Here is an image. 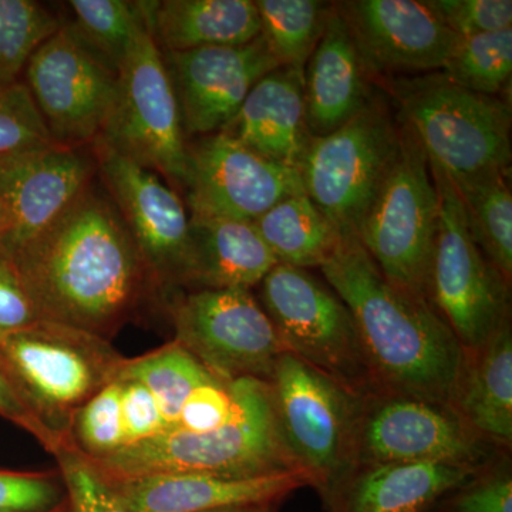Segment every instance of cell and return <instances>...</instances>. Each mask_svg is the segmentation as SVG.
<instances>
[{
  "instance_id": "obj_1",
  "label": "cell",
  "mask_w": 512,
  "mask_h": 512,
  "mask_svg": "<svg viewBox=\"0 0 512 512\" xmlns=\"http://www.w3.org/2000/svg\"><path fill=\"white\" fill-rule=\"evenodd\" d=\"M10 256L39 320L104 340L158 285L109 194L93 183Z\"/></svg>"
},
{
  "instance_id": "obj_2",
  "label": "cell",
  "mask_w": 512,
  "mask_h": 512,
  "mask_svg": "<svg viewBox=\"0 0 512 512\" xmlns=\"http://www.w3.org/2000/svg\"><path fill=\"white\" fill-rule=\"evenodd\" d=\"M319 269L352 312L376 393L450 406L466 352L433 305L392 284L357 237Z\"/></svg>"
},
{
  "instance_id": "obj_3",
  "label": "cell",
  "mask_w": 512,
  "mask_h": 512,
  "mask_svg": "<svg viewBox=\"0 0 512 512\" xmlns=\"http://www.w3.org/2000/svg\"><path fill=\"white\" fill-rule=\"evenodd\" d=\"M232 390L234 410L218 429L202 434L164 431L89 460L101 476L113 481L167 473L220 477L299 473L276 426L268 382L244 377L232 382Z\"/></svg>"
},
{
  "instance_id": "obj_4",
  "label": "cell",
  "mask_w": 512,
  "mask_h": 512,
  "mask_svg": "<svg viewBox=\"0 0 512 512\" xmlns=\"http://www.w3.org/2000/svg\"><path fill=\"white\" fill-rule=\"evenodd\" d=\"M389 86L397 119L450 177L511 170L510 100L468 92L440 72L397 77Z\"/></svg>"
},
{
  "instance_id": "obj_5",
  "label": "cell",
  "mask_w": 512,
  "mask_h": 512,
  "mask_svg": "<svg viewBox=\"0 0 512 512\" xmlns=\"http://www.w3.org/2000/svg\"><path fill=\"white\" fill-rule=\"evenodd\" d=\"M268 384L286 453L323 501L356 466L366 396L289 352Z\"/></svg>"
},
{
  "instance_id": "obj_6",
  "label": "cell",
  "mask_w": 512,
  "mask_h": 512,
  "mask_svg": "<svg viewBox=\"0 0 512 512\" xmlns=\"http://www.w3.org/2000/svg\"><path fill=\"white\" fill-rule=\"evenodd\" d=\"M400 127L396 160L357 238L392 284L429 301L439 195L426 151L402 121Z\"/></svg>"
},
{
  "instance_id": "obj_7",
  "label": "cell",
  "mask_w": 512,
  "mask_h": 512,
  "mask_svg": "<svg viewBox=\"0 0 512 512\" xmlns=\"http://www.w3.org/2000/svg\"><path fill=\"white\" fill-rule=\"evenodd\" d=\"M400 121L380 97L323 137H312L301 177L340 238L357 237L399 151Z\"/></svg>"
},
{
  "instance_id": "obj_8",
  "label": "cell",
  "mask_w": 512,
  "mask_h": 512,
  "mask_svg": "<svg viewBox=\"0 0 512 512\" xmlns=\"http://www.w3.org/2000/svg\"><path fill=\"white\" fill-rule=\"evenodd\" d=\"M429 164L439 195L429 301L463 349H477L511 320L510 282L471 237L460 197L446 171Z\"/></svg>"
},
{
  "instance_id": "obj_9",
  "label": "cell",
  "mask_w": 512,
  "mask_h": 512,
  "mask_svg": "<svg viewBox=\"0 0 512 512\" xmlns=\"http://www.w3.org/2000/svg\"><path fill=\"white\" fill-rule=\"evenodd\" d=\"M261 305L286 352L363 396L376 393L352 312L326 281L276 264L262 279Z\"/></svg>"
},
{
  "instance_id": "obj_10",
  "label": "cell",
  "mask_w": 512,
  "mask_h": 512,
  "mask_svg": "<svg viewBox=\"0 0 512 512\" xmlns=\"http://www.w3.org/2000/svg\"><path fill=\"white\" fill-rule=\"evenodd\" d=\"M97 140L183 188L187 141L180 106L163 52L141 28L117 73V93Z\"/></svg>"
},
{
  "instance_id": "obj_11",
  "label": "cell",
  "mask_w": 512,
  "mask_h": 512,
  "mask_svg": "<svg viewBox=\"0 0 512 512\" xmlns=\"http://www.w3.org/2000/svg\"><path fill=\"white\" fill-rule=\"evenodd\" d=\"M106 348L104 339L45 320L0 333V359L50 430L49 421L79 412L94 394L117 379L123 362Z\"/></svg>"
},
{
  "instance_id": "obj_12",
  "label": "cell",
  "mask_w": 512,
  "mask_h": 512,
  "mask_svg": "<svg viewBox=\"0 0 512 512\" xmlns=\"http://www.w3.org/2000/svg\"><path fill=\"white\" fill-rule=\"evenodd\" d=\"M494 446L446 404L390 393L367 394L356 440V466L437 463L485 467L501 458Z\"/></svg>"
},
{
  "instance_id": "obj_13",
  "label": "cell",
  "mask_w": 512,
  "mask_h": 512,
  "mask_svg": "<svg viewBox=\"0 0 512 512\" xmlns=\"http://www.w3.org/2000/svg\"><path fill=\"white\" fill-rule=\"evenodd\" d=\"M175 342L224 380L271 379L286 350L251 289H198L173 306Z\"/></svg>"
},
{
  "instance_id": "obj_14",
  "label": "cell",
  "mask_w": 512,
  "mask_h": 512,
  "mask_svg": "<svg viewBox=\"0 0 512 512\" xmlns=\"http://www.w3.org/2000/svg\"><path fill=\"white\" fill-rule=\"evenodd\" d=\"M26 86L55 143L93 144L117 93V73L101 62L67 23L26 64Z\"/></svg>"
},
{
  "instance_id": "obj_15",
  "label": "cell",
  "mask_w": 512,
  "mask_h": 512,
  "mask_svg": "<svg viewBox=\"0 0 512 512\" xmlns=\"http://www.w3.org/2000/svg\"><path fill=\"white\" fill-rule=\"evenodd\" d=\"M183 188L191 217L251 222L285 198L306 194L298 170L259 156L221 131L187 144Z\"/></svg>"
},
{
  "instance_id": "obj_16",
  "label": "cell",
  "mask_w": 512,
  "mask_h": 512,
  "mask_svg": "<svg viewBox=\"0 0 512 512\" xmlns=\"http://www.w3.org/2000/svg\"><path fill=\"white\" fill-rule=\"evenodd\" d=\"M97 171L158 285L185 284L190 262V218L177 192L158 174L93 143Z\"/></svg>"
},
{
  "instance_id": "obj_17",
  "label": "cell",
  "mask_w": 512,
  "mask_h": 512,
  "mask_svg": "<svg viewBox=\"0 0 512 512\" xmlns=\"http://www.w3.org/2000/svg\"><path fill=\"white\" fill-rule=\"evenodd\" d=\"M96 158L60 144L0 157V244L15 254L53 224L93 183Z\"/></svg>"
},
{
  "instance_id": "obj_18",
  "label": "cell",
  "mask_w": 512,
  "mask_h": 512,
  "mask_svg": "<svg viewBox=\"0 0 512 512\" xmlns=\"http://www.w3.org/2000/svg\"><path fill=\"white\" fill-rule=\"evenodd\" d=\"M185 136L217 133L266 74L282 67L264 37L241 46L165 52Z\"/></svg>"
},
{
  "instance_id": "obj_19",
  "label": "cell",
  "mask_w": 512,
  "mask_h": 512,
  "mask_svg": "<svg viewBox=\"0 0 512 512\" xmlns=\"http://www.w3.org/2000/svg\"><path fill=\"white\" fill-rule=\"evenodd\" d=\"M367 73L441 72L458 36L424 0L336 2Z\"/></svg>"
},
{
  "instance_id": "obj_20",
  "label": "cell",
  "mask_w": 512,
  "mask_h": 512,
  "mask_svg": "<svg viewBox=\"0 0 512 512\" xmlns=\"http://www.w3.org/2000/svg\"><path fill=\"white\" fill-rule=\"evenodd\" d=\"M111 485L126 512H204L278 505L293 491L309 487V481L296 471L259 477L167 473L127 478Z\"/></svg>"
},
{
  "instance_id": "obj_21",
  "label": "cell",
  "mask_w": 512,
  "mask_h": 512,
  "mask_svg": "<svg viewBox=\"0 0 512 512\" xmlns=\"http://www.w3.org/2000/svg\"><path fill=\"white\" fill-rule=\"evenodd\" d=\"M220 131L259 156L301 173L312 140L306 124L303 70L278 67L266 74Z\"/></svg>"
},
{
  "instance_id": "obj_22",
  "label": "cell",
  "mask_w": 512,
  "mask_h": 512,
  "mask_svg": "<svg viewBox=\"0 0 512 512\" xmlns=\"http://www.w3.org/2000/svg\"><path fill=\"white\" fill-rule=\"evenodd\" d=\"M369 79L348 25L332 3L325 32L303 69L311 136H328L353 119L372 100Z\"/></svg>"
},
{
  "instance_id": "obj_23",
  "label": "cell",
  "mask_w": 512,
  "mask_h": 512,
  "mask_svg": "<svg viewBox=\"0 0 512 512\" xmlns=\"http://www.w3.org/2000/svg\"><path fill=\"white\" fill-rule=\"evenodd\" d=\"M485 467L437 463L357 466L323 504L328 512H431L444 495Z\"/></svg>"
},
{
  "instance_id": "obj_24",
  "label": "cell",
  "mask_w": 512,
  "mask_h": 512,
  "mask_svg": "<svg viewBox=\"0 0 512 512\" xmlns=\"http://www.w3.org/2000/svg\"><path fill=\"white\" fill-rule=\"evenodd\" d=\"M450 407L481 439L512 444V329L505 322L483 346L464 350Z\"/></svg>"
},
{
  "instance_id": "obj_25",
  "label": "cell",
  "mask_w": 512,
  "mask_h": 512,
  "mask_svg": "<svg viewBox=\"0 0 512 512\" xmlns=\"http://www.w3.org/2000/svg\"><path fill=\"white\" fill-rule=\"evenodd\" d=\"M278 264L254 222L190 217V262L185 285L251 289Z\"/></svg>"
},
{
  "instance_id": "obj_26",
  "label": "cell",
  "mask_w": 512,
  "mask_h": 512,
  "mask_svg": "<svg viewBox=\"0 0 512 512\" xmlns=\"http://www.w3.org/2000/svg\"><path fill=\"white\" fill-rule=\"evenodd\" d=\"M261 30L255 0H164L156 2L151 18V32L165 52L247 45Z\"/></svg>"
},
{
  "instance_id": "obj_27",
  "label": "cell",
  "mask_w": 512,
  "mask_h": 512,
  "mask_svg": "<svg viewBox=\"0 0 512 512\" xmlns=\"http://www.w3.org/2000/svg\"><path fill=\"white\" fill-rule=\"evenodd\" d=\"M254 225L278 264L295 268H320L342 239L306 194L278 202Z\"/></svg>"
},
{
  "instance_id": "obj_28",
  "label": "cell",
  "mask_w": 512,
  "mask_h": 512,
  "mask_svg": "<svg viewBox=\"0 0 512 512\" xmlns=\"http://www.w3.org/2000/svg\"><path fill=\"white\" fill-rule=\"evenodd\" d=\"M448 175V174H447ZM450 177V175H448ZM471 237L501 275L512 278V192L510 171L450 177Z\"/></svg>"
},
{
  "instance_id": "obj_29",
  "label": "cell",
  "mask_w": 512,
  "mask_h": 512,
  "mask_svg": "<svg viewBox=\"0 0 512 512\" xmlns=\"http://www.w3.org/2000/svg\"><path fill=\"white\" fill-rule=\"evenodd\" d=\"M73 20L67 25L77 37L119 73L134 40L153 18L156 2H124V0H72L67 3Z\"/></svg>"
},
{
  "instance_id": "obj_30",
  "label": "cell",
  "mask_w": 512,
  "mask_h": 512,
  "mask_svg": "<svg viewBox=\"0 0 512 512\" xmlns=\"http://www.w3.org/2000/svg\"><path fill=\"white\" fill-rule=\"evenodd\" d=\"M117 379L144 384L160 406L167 426L165 431H171L177 426L178 416L188 396L215 376L174 340L157 352L123 363Z\"/></svg>"
},
{
  "instance_id": "obj_31",
  "label": "cell",
  "mask_w": 512,
  "mask_h": 512,
  "mask_svg": "<svg viewBox=\"0 0 512 512\" xmlns=\"http://www.w3.org/2000/svg\"><path fill=\"white\" fill-rule=\"evenodd\" d=\"M261 35L282 67L303 70L325 32L332 3L256 0Z\"/></svg>"
},
{
  "instance_id": "obj_32",
  "label": "cell",
  "mask_w": 512,
  "mask_h": 512,
  "mask_svg": "<svg viewBox=\"0 0 512 512\" xmlns=\"http://www.w3.org/2000/svg\"><path fill=\"white\" fill-rule=\"evenodd\" d=\"M440 73L468 92L504 96L511 84L512 28L458 37Z\"/></svg>"
},
{
  "instance_id": "obj_33",
  "label": "cell",
  "mask_w": 512,
  "mask_h": 512,
  "mask_svg": "<svg viewBox=\"0 0 512 512\" xmlns=\"http://www.w3.org/2000/svg\"><path fill=\"white\" fill-rule=\"evenodd\" d=\"M62 25L33 0H0V86L19 82L37 47Z\"/></svg>"
},
{
  "instance_id": "obj_34",
  "label": "cell",
  "mask_w": 512,
  "mask_h": 512,
  "mask_svg": "<svg viewBox=\"0 0 512 512\" xmlns=\"http://www.w3.org/2000/svg\"><path fill=\"white\" fill-rule=\"evenodd\" d=\"M53 144L26 83L0 86V157Z\"/></svg>"
},
{
  "instance_id": "obj_35",
  "label": "cell",
  "mask_w": 512,
  "mask_h": 512,
  "mask_svg": "<svg viewBox=\"0 0 512 512\" xmlns=\"http://www.w3.org/2000/svg\"><path fill=\"white\" fill-rule=\"evenodd\" d=\"M121 393L123 384L113 380L76 413L77 437L90 458L109 456L126 447Z\"/></svg>"
},
{
  "instance_id": "obj_36",
  "label": "cell",
  "mask_w": 512,
  "mask_h": 512,
  "mask_svg": "<svg viewBox=\"0 0 512 512\" xmlns=\"http://www.w3.org/2000/svg\"><path fill=\"white\" fill-rule=\"evenodd\" d=\"M431 512H512V474L505 457L444 495Z\"/></svg>"
},
{
  "instance_id": "obj_37",
  "label": "cell",
  "mask_w": 512,
  "mask_h": 512,
  "mask_svg": "<svg viewBox=\"0 0 512 512\" xmlns=\"http://www.w3.org/2000/svg\"><path fill=\"white\" fill-rule=\"evenodd\" d=\"M458 37L512 28L511 0H424Z\"/></svg>"
},
{
  "instance_id": "obj_38",
  "label": "cell",
  "mask_w": 512,
  "mask_h": 512,
  "mask_svg": "<svg viewBox=\"0 0 512 512\" xmlns=\"http://www.w3.org/2000/svg\"><path fill=\"white\" fill-rule=\"evenodd\" d=\"M57 453L74 511L126 512L114 488L101 476L89 458L70 453L63 447Z\"/></svg>"
},
{
  "instance_id": "obj_39",
  "label": "cell",
  "mask_w": 512,
  "mask_h": 512,
  "mask_svg": "<svg viewBox=\"0 0 512 512\" xmlns=\"http://www.w3.org/2000/svg\"><path fill=\"white\" fill-rule=\"evenodd\" d=\"M232 382L215 379L201 384L185 400L177 426L171 431L184 433H208L227 423L234 410Z\"/></svg>"
},
{
  "instance_id": "obj_40",
  "label": "cell",
  "mask_w": 512,
  "mask_h": 512,
  "mask_svg": "<svg viewBox=\"0 0 512 512\" xmlns=\"http://www.w3.org/2000/svg\"><path fill=\"white\" fill-rule=\"evenodd\" d=\"M62 501L53 478L0 471V512H49Z\"/></svg>"
},
{
  "instance_id": "obj_41",
  "label": "cell",
  "mask_w": 512,
  "mask_h": 512,
  "mask_svg": "<svg viewBox=\"0 0 512 512\" xmlns=\"http://www.w3.org/2000/svg\"><path fill=\"white\" fill-rule=\"evenodd\" d=\"M123 384L121 413H123L126 447L156 437L167 430L163 413L144 384L136 380L119 379Z\"/></svg>"
},
{
  "instance_id": "obj_42",
  "label": "cell",
  "mask_w": 512,
  "mask_h": 512,
  "mask_svg": "<svg viewBox=\"0 0 512 512\" xmlns=\"http://www.w3.org/2000/svg\"><path fill=\"white\" fill-rule=\"evenodd\" d=\"M39 322L12 256L0 244V333L15 332Z\"/></svg>"
},
{
  "instance_id": "obj_43",
  "label": "cell",
  "mask_w": 512,
  "mask_h": 512,
  "mask_svg": "<svg viewBox=\"0 0 512 512\" xmlns=\"http://www.w3.org/2000/svg\"><path fill=\"white\" fill-rule=\"evenodd\" d=\"M0 414L22 424L26 429L32 430L36 436L46 441L47 446L53 450H59L62 447V441L53 433L49 427L43 423L39 414L33 410L26 397L16 387V384L10 380L8 373L3 372L0 367Z\"/></svg>"
},
{
  "instance_id": "obj_44",
  "label": "cell",
  "mask_w": 512,
  "mask_h": 512,
  "mask_svg": "<svg viewBox=\"0 0 512 512\" xmlns=\"http://www.w3.org/2000/svg\"><path fill=\"white\" fill-rule=\"evenodd\" d=\"M264 507H266V505H262V507H228V508H218V510H211V511H204V512H259Z\"/></svg>"
},
{
  "instance_id": "obj_45",
  "label": "cell",
  "mask_w": 512,
  "mask_h": 512,
  "mask_svg": "<svg viewBox=\"0 0 512 512\" xmlns=\"http://www.w3.org/2000/svg\"><path fill=\"white\" fill-rule=\"evenodd\" d=\"M6 228L5 214H3L2 208H0V235L3 234Z\"/></svg>"
},
{
  "instance_id": "obj_46",
  "label": "cell",
  "mask_w": 512,
  "mask_h": 512,
  "mask_svg": "<svg viewBox=\"0 0 512 512\" xmlns=\"http://www.w3.org/2000/svg\"><path fill=\"white\" fill-rule=\"evenodd\" d=\"M276 505H266V507L262 508L259 512H276Z\"/></svg>"
}]
</instances>
